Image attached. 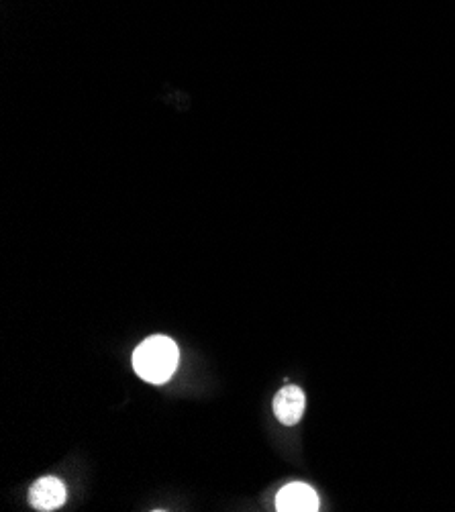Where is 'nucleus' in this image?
<instances>
[{
  "label": "nucleus",
  "mask_w": 455,
  "mask_h": 512,
  "mask_svg": "<svg viewBox=\"0 0 455 512\" xmlns=\"http://www.w3.org/2000/svg\"><path fill=\"white\" fill-rule=\"evenodd\" d=\"M274 415L276 419L286 425L292 427L296 425L302 415H305V408H307V396L302 392L298 386H284L276 396H274Z\"/></svg>",
  "instance_id": "nucleus-3"
},
{
  "label": "nucleus",
  "mask_w": 455,
  "mask_h": 512,
  "mask_svg": "<svg viewBox=\"0 0 455 512\" xmlns=\"http://www.w3.org/2000/svg\"><path fill=\"white\" fill-rule=\"evenodd\" d=\"M276 510L280 512H315L319 510V496L317 492L302 484L294 482L284 486L276 496Z\"/></svg>",
  "instance_id": "nucleus-2"
},
{
  "label": "nucleus",
  "mask_w": 455,
  "mask_h": 512,
  "mask_svg": "<svg viewBox=\"0 0 455 512\" xmlns=\"http://www.w3.org/2000/svg\"><path fill=\"white\" fill-rule=\"evenodd\" d=\"M29 502L35 510H41V512L56 510L66 502V486L62 480L54 476H45L31 486Z\"/></svg>",
  "instance_id": "nucleus-4"
},
{
  "label": "nucleus",
  "mask_w": 455,
  "mask_h": 512,
  "mask_svg": "<svg viewBox=\"0 0 455 512\" xmlns=\"http://www.w3.org/2000/svg\"><path fill=\"white\" fill-rule=\"evenodd\" d=\"M178 345L164 335L145 339L133 353V368L149 384H164L178 368Z\"/></svg>",
  "instance_id": "nucleus-1"
}]
</instances>
